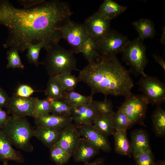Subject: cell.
Instances as JSON below:
<instances>
[{"label":"cell","mask_w":165,"mask_h":165,"mask_svg":"<svg viewBox=\"0 0 165 165\" xmlns=\"http://www.w3.org/2000/svg\"><path fill=\"white\" fill-rule=\"evenodd\" d=\"M73 14L68 2L45 0L30 9L15 7L9 1H0V24L6 26L8 37L5 48L16 49L22 53L29 43L44 42L46 51L58 44L61 28Z\"/></svg>","instance_id":"obj_1"},{"label":"cell","mask_w":165,"mask_h":165,"mask_svg":"<svg viewBox=\"0 0 165 165\" xmlns=\"http://www.w3.org/2000/svg\"><path fill=\"white\" fill-rule=\"evenodd\" d=\"M62 130L36 126L33 129V137L50 148L55 145L59 141Z\"/></svg>","instance_id":"obj_18"},{"label":"cell","mask_w":165,"mask_h":165,"mask_svg":"<svg viewBox=\"0 0 165 165\" xmlns=\"http://www.w3.org/2000/svg\"><path fill=\"white\" fill-rule=\"evenodd\" d=\"M61 38L65 40L71 47L74 53H80L81 47L90 37L84 23L70 20L60 29Z\"/></svg>","instance_id":"obj_8"},{"label":"cell","mask_w":165,"mask_h":165,"mask_svg":"<svg viewBox=\"0 0 165 165\" xmlns=\"http://www.w3.org/2000/svg\"><path fill=\"white\" fill-rule=\"evenodd\" d=\"M130 143L132 155L151 149L148 134L142 129H135L132 132Z\"/></svg>","instance_id":"obj_19"},{"label":"cell","mask_w":165,"mask_h":165,"mask_svg":"<svg viewBox=\"0 0 165 165\" xmlns=\"http://www.w3.org/2000/svg\"><path fill=\"white\" fill-rule=\"evenodd\" d=\"M50 149V159L56 165H64L67 163L72 156L70 153L56 145Z\"/></svg>","instance_id":"obj_29"},{"label":"cell","mask_w":165,"mask_h":165,"mask_svg":"<svg viewBox=\"0 0 165 165\" xmlns=\"http://www.w3.org/2000/svg\"><path fill=\"white\" fill-rule=\"evenodd\" d=\"M2 165H9V164H8V162H4L3 164Z\"/></svg>","instance_id":"obj_45"},{"label":"cell","mask_w":165,"mask_h":165,"mask_svg":"<svg viewBox=\"0 0 165 165\" xmlns=\"http://www.w3.org/2000/svg\"><path fill=\"white\" fill-rule=\"evenodd\" d=\"M44 60L40 63L44 66L50 77L60 74L70 72L77 68V61L73 52L58 44L49 49Z\"/></svg>","instance_id":"obj_3"},{"label":"cell","mask_w":165,"mask_h":165,"mask_svg":"<svg viewBox=\"0 0 165 165\" xmlns=\"http://www.w3.org/2000/svg\"><path fill=\"white\" fill-rule=\"evenodd\" d=\"M45 0H19L17 2L20 5L23 6L24 9H30L38 6L43 2Z\"/></svg>","instance_id":"obj_38"},{"label":"cell","mask_w":165,"mask_h":165,"mask_svg":"<svg viewBox=\"0 0 165 165\" xmlns=\"http://www.w3.org/2000/svg\"><path fill=\"white\" fill-rule=\"evenodd\" d=\"M119 108L127 117L132 126L136 124L145 126V119L148 103L143 95L132 94L125 98Z\"/></svg>","instance_id":"obj_6"},{"label":"cell","mask_w":165,"mask_h":165,"mask_svg":"<svg viewBox=\"0 0 165 165\" xmlns=\"http://www.w3.org/2000/svg\"><path fill=\"white\" fill-rule=\"evenodd\" d=\"M45 44L42 42L36 44L29 43L27 50L26 57L30 63L38 66L40 63L39 61V57L40 52L42 48H44Z\"/></svg>","instance_id":"obj_32"},{"label":"cell","mask_w":165,"mask_h":165,"mask_svg":"<svg viewBox=\"0 0 165 165\" xmlns=\"http://www.w3.org/2000/svg\"><path fill=\"white\" fill-rule=\"evenodd\" d=\"M145 46L138 38L129 43L121 53L123 61L130 67L131 72L137 76L145 75L144 70L148 60Z\"/></svg>","instance_id":"obj_5"},{"label":"cell","mask_w":165,"mask_h":165,"mask_svg":"<svg viewBox=\"0 0 165 165\" xmlns=\"http://www.w3.org/2000/svg\"><path fill=\"white\" fill-rule=\"evenodd\" d=\"M38 99L35 97H20L14 94L10 97L6 107L7 112L14 117H31L34 104Z\"/></svg>","instance_id":"obj_11"},{"label":"cell","mask_w":165,"mask_h":165,"mask_svg":"<svg viewBox=\"0 0 165 165\" xmlns=\"http://www.w3.org/2000/svg\"><path fill=\"white\" fill-rule=\"evenodd\" d=\"M37 127L63 129L73 121L71 116L48 114L34 118Z\"/></svg>","instance_id":"obj_15"},{"label":"cell","mask_w":165,"mask_h":165,"mask_svg":"<svg viewBox=\"0 0 165 165\" xmlns=\"http://www.w3.org/2000/svg\"><path fill=\"white\" fill-rule=\"evenodd\" d=\"M93 126L105 136L113 135L115 130L112 120V116L100 115L94 121Z\"/></svg>","instance_id":"obj_24"},{"label":"cell","mask_w":165,"mask_h":165,"mask_svg":"<svg viewBox=\"0 0 165 165\" xmlns=\"http://www.w3.org/2000/svg\"><path fill=\"white\" fill-rule=\"evenodd\" d=\"M132 155L136 165H155L156 162L151 149Z\"/></svg>","instance_id":"obj_35"},{"label":"cell","mask_w":165,"mask_h":165,"mask_svg":"<svg viewBox=\"0 0 165 165\" xmlns=\"http://www.w3.org/2000/svg\"><path fill=\"white\" fill-rule=\"evenodd\" d=\"M155 165H165V161L163 160H160L156 162Z\"/></svg>","instance_id":"obj_44"},{"label":"cell","mask_w":165,"mask_h":165,"mask_svg":"<svg viewBox=\"0 0 165 165\" xmlns=\"http://www.w3.org/2000/svg\"><path fill=\"white\" fill-rule=\"evenodd\" d=\"M132 24L138 34V38L142 42L145 39L153 38L156 35L154 24L149 19H141L134 22Z\"/></svg>","instance_id":"obj_21"},{"label":"cell","mask_w":165,"mask_h":165,"mask_svg":"<svg viewBox=\"0 0 165 165\" xmlns=\"http://www.w3.org/2000/svg\"><path fill=\"white\" fill-rule=\"evenodd\" d=\"M127 9V6L120 5L113 0H105L97 12L104 17L111 20Z\"/></svg>","instance_id":"obj_20"},{"label":"cell","mask_w":165,"mask_h":165,"mask_svg":"<svg viewBox=\"0 0 165 165\" xmlns=\"http://www.w3.org/2000/svg\"><path fill=\"white\" fill-rule=\"evenodd\" d=\"M19 52L18 50L14 48H11L8 51L7 53V68L24 69L25 67L21 61Z\"/></svg>","instance_id":"obj_34"},{"label":"cell","mask_w":165,"mask_h":165,"mask_svg":"<svg viewBox=\"0 0 165 165\" xmlns=\"http://www.w3.org/2000/svg\"><path fill=\"white\" fill-rule=\"evenodd\" d=\"M154 131L158 137L165 135V111L160 106H156L151 116Z\"/></svg>","instance_id":"obj_23"},{"label":"cell","mask_w":165,"mask_h":165,"mask_svg":"<svg viewBox=\"0 0 165 165\" xmlns=\"http://www.w3.org/2000/svg\"><path fill=\"white\" fill-rule=\"evenodd\" d=\"M48 99L51 105V113L52 114L71 116L72 107L63 100Z\"/></svg>","instance_id":"obj_30"},{"label":"cell","mask_w":165,"mask_h":165,"mask_svg":"<svg viewBox=\"0 0 165 165\" xmlns=\"http://www.w3.org/2000/svg\"><path fill=\"white\" fill-rule=\"evenodd\" d=\"M1 130L12 145L25 152L33 150L31 139L33 137V129L24 117L10 116Z\"/></svg>","instance_id":"obj_4"},{"label":"cell","mask_w":165,"mask_h":165,"mask_svg":"<svg viewBox=\"0 0 165 165\" xmlns=\"http://www.w3.org/2000/svg\"><path fill=\"white\" fill-rule=\"evenodd\" d=\"M9 98L6 92L0 87V108L6 107Z\"/></svg>","instance_id":"obj_39"},{"label":"cell","mask_w":165,"mask_h":165,"mask_svg":"<svg viewBox=\"0 0 165 165\" xmlns=\"http://www.w3.org/2000/svg\"><path fill=\"white\" fill-rule=\"evenodd\" d=\"M47 98L63 99L64 91L54 76L50 77L45 90Z\"/></svg>","instance_id":"obj_27"},{"label":"cell","mask_w":165,"mask_h":165,"mask_svg":"<svg viewBox=\"0 0 165 165\" xmlns=\"http://www.w3.org/2000/svg\"><path fill=\"white\" fill-rule=\"evenodd\" d=\"M137 84L149 104L160 106L165 102V84L157 77L146 74Z\"/></svg>","instance_id":"obj_7"},{"label":"cell","mask_w":165,"mask_h":165,"mask_svg":"<svg viewBox=\"0 0 165 165\" xmlns=\"http://www.w3.org/2000/svg\"><path fill=\"white\" fill-rule=\"evenodd\" d=\"M76 126L81 137L85 139L99 150L109 152L112 150L107 138L105 136L93 125L77 124Z\"/></svg>","instance_id":"obj_12"},{"label":"cell","mask_w":165,"mask_h":165,"mask_svg":"<svg viewBox=\"0 0 165 165\" xmlns=\"http://www.w3.org/2000/svg\"><path fill=\"white\" fill-rule=\"evenodd\" d=\"M126 132L122 130H115L113 135L114 149L117 154L130 158L132 152L130 143L127 137Z\"/></svg>","instance_id":"obj_22"},{"label":"cell","mask_w":165,"mask_h":165,"mask_svg":"<svg viewBox=\"0 0 165 165\" xmlns=\"http://www.w3.org/2000/svg\"><path fill=\"white\" fill-rule=\"evenodd\" d=\"M104 162L103 158H98L92 162L85 163L84 165H104Z\"/></svg>","instance_id":"obj_42"},{"label":"cell","mask_w":165,"mask_h":165,"mask_svg":"<svg viewBox=\"0 0 165 165\" xmlns=\"http://www.w3.org/2000/svg\"><path fill=\"white\" fill-rule=\"evenodd\" d=\"M10 116L7 112L0 108V130L9 119Z\"/></svg>","instance_id":"obj_40"},{"label":"cell","mask_w":165,"mask_h":165,"mask_svg":"<svg viewBox=\"0 0 165 165\" xmlns=\"http://www.w3.org/2000/svg\"><path fill=\"white\" fill-rule=\"evenodd\" d=\"M36 91L32 87L28 85L22 84L19 85L16 88L15 93L16 95L23 97H31Z\"/></svg>","instance_id":"obj_37"},{"label":"cell","mask_w":165,"mask_h":165,"mask_svg":"<svg viewBox=\"0 0 165 165\" xmlns=\"http://www.w3.org/2000/svg\"><path fill=\"white\" fill-rule=\"evenodd\" d=\"M93 95L86 96L74 90L64 91L63 100L72 107L88 104L92 101Z\"/></svg>","instance_id":"obj_25"},{"label":"cell","mask_w":165,"mask_h":165,"mask_svg":"<svg viewBox=\"0 0 165 165\" xmlns=\"http://www.w3.org/2000/svg\"><path fill=\"white\" fill-rule=\"evenodd\" d=\"M130 41L127 37L110 29L103 38L96 43L101 55H116L123 52Z\"/></svg>","instance_id":"obj_9"},{"label":"cell","mask_w":165,"mask_h":165,"mask_svg":"<svg viewBox=\"0 0 165 165\" xmlns=\"http://www.w3.org/2000/svg\"><path fill=\"white\" fill-rule=\"evenodd\" d=\"M162 33L161 35V36L160 40V43L163 45H165V26H163L162 28Z\"/></svg>","instance_id":"obj_43"},{"label":"cell","mask_w":165,"mask_h":165,"mask_svg":"<svg viewBox=\"0 0 165 165\" xmlns=\"http://www.w3.org/2000/svg\"><path fill=\"white\" fill-rule=\"evenodd\" d=\"M13 160L19 163L24 159L21 153L14 149L10 141L2 131L0 130V161L8 162Z\"/></svg>","instance_id":"obj_17"},{"label":"cell","mask_w":165,"mask_h":165,"mask_svg":"<svg viewBox=\"0 0 165 165\" xmlns=\"http://www.w3.org/2000/svg\"><path fill=\"white\" fill-rule=\"evenodd\" d=\"M88 63L80 72L79 81L86 84L91 94L97 93L125 98L131 93L134 86L130 71L120 63L116 55H101Z\"/></svg>","instance_id":"obj_2"},{"label":"cell","mask_w":165,"mask_h":165,"mask_svg":"<svg viewBox=\"0 0 165 165\" xmlns=\"http://www.w3.org/2000/svg\"><path fill=\"white\" fill-rule=\"evenodd\" d=\"M100 114L93 102L72 107L71 118L77 124L92 125Z\"/></svg>","instance_id":"obj_13"},{"label":"cell","mask_w":165,"mask_h":165,"mask_svg":"<svg viewBox=\"0 0 165 165\" xmlns=\"http://www.w3.org/2000/svg\"><path fill=\"white\" fill-rule=\"evenodd\" d=\"M112 120L115 130L127 131L133 126L127 116L119 109L112 116Z\"/></svg>","instance_id":"obj_31"},{"label":"cell","mask_w":165,"mask_h":165,"mask_svg":"<svg viewBox=\"0 0 165 165\" xmlns=\"http://www.w3.org/2000/svg\"><path fill=\"white\" fill-rule=\"evenodd\" d=\"M93 102L101 115L112 116L114 113L112 102L107 97L103 101L93 100Z\"/></svg>","instance_id":"obj_36"},{"label":"cell","mask_w":165,"mask_h":165,"mask_svg":"<svg viewBox=\"0 0 165 165\" xmlns=\"http://www.w3.org/2000/svg\"><path fill=\"white\" fill-rule=\"evenodd\" d=\"M99 150L87 140L81 137L72 156L75 162L86 163L98 155Z\"/></svg>","instance_id":"obj_16"},{"label":"cell","mask_w":165,"mask_h":165,"mask_svg":"<svg viewBox=\"0 0 165 165\" xmlns=\"http://www.w3.org/2000/svg\"><path fill=\"white\" fill-rule=\"evenodd\" d=\"M111 20L96 12L86 18L83 23L89 36L97 43L103 38L111 29Z\"/></svg>","instance_id":"obj_10"},{"label":"cell","mask_w":165,"mask_h":165,"mask_svg":"<svg viewBox=\"0 0 165 165\" xmlns=\"http://www.w3.org/2000/svg\"><path fill=\"white\" fill-rule=\"evenodd\" d=\"M80 53L82 54L88 63L93 62L101 56L96 43L90 37L82 44Z\"/></svg>","instance_id":"obj_26"},{"label":"cell","mask_w":165,"mask_h":165,"mask_svg":"<svg viewBox=\"0 0 165 165\" xmlns=\"http://www.w3.org/2000/svg\"><path fill=\"white\" fill-rule=\"evenodd\" d=\"M54 77L64 91L74 90L79 81L78 77L70 72L61 73Z\"/></svg>","instance_id":"obj_28"},{"label":"cell","mask_w":165,"mask_h":165,"mask_svg":"<svg viewBox=\"0 0 165 165\" xmlns=\"http://www.w3.org/2000/svg\"><path fill=\"white\" fill-rule=\"evenodd\" d=\"M81 137L76 126L72 123L62 130L59 139L55 145L68 152L72 156Z\"/></svg>","instance_id":"obj_14"},{"label":"cell","mask_w":165,"mask_h":165,"mask_svg":"<svg viewBox=\"0 0 165 165\" xmlns=\"http://www.w3.org/2000/svg\"><path fill=\"white\" fill-rule=\"evenodd\" d=\"M51 112L50 101L47 98L38 99L34 106L31 117L34 118L49 114Z\"/></svg>","instance_id":"obj_33"},{"label":"cell","mask_w":165,"mask_h":165,"mask_svg":"<svg viewBox=\"0 0 165 165\" xmlns=\"http://www.w3.org/2000/svg\"><path fill=\"white\" fill-rule=\"evenodd\" d=\"M152 57L159 64L164 71L165 70V61L163 57H161L159 55L154 54Z\"/></svg>","instance_id":"obj_41"}]
</instances>
